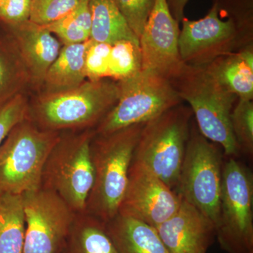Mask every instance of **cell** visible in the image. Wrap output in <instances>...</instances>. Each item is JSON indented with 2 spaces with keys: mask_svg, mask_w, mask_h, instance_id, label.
Masks as SVG:
<instances>
[{
  "mask_svg": "<svg viewBox=\"0 0 253 253\" xmlns=\"http://www.w3.org/2000/svg\"><path fill=\"white\" fill-rule=\"evenodd\" d=\"M252 0H214L212 8L199 20L184 18L179 38L183 62L205 67L223 55L251 45Z\"/></svg>",
  "mask_w": 253,
  "mask_h": 253,
  "instance_id": "1",
  "label": "cell"
},
{
  "mask_svg": "<svg viewBox=\"0 0 253 253\" xmlns=\"http://www.w3.org/2000/svg\"><path fill=\"white\" fill-rule=\"evenodd\" d=\"M119 97L118 82L109 78L84 81L69 90L39 93L28 101L27 118L45 131L95 129Z\"/></svg>",
  "mask_w": 253,
  "mask_h": 253,
  "instance_id": "2",
  "label": "cell"
},
{
  "mask_svg": "<svg viewBox=\"0 0 253 253\" xmlns=\"http://www.w3.org/2000/svg\"><path fill=\"white\" fill-rule=\"evenodd\" d=\"M144 124L134 125L102 135L95 133L91 140L94 183L85 212L104 222L118 213L126 194L133 155Z\"/></svg>",
  "mask_w": 253,
  "mask_h": 253,
  "instance_id": "3",
  "label": "cell"
},
{
  "mask_svg": "<svg viewBox=\"0 0 253 253\" xmlns=\"http://www.w3.org/2000/svg\"><path fill=\"white\" fill-rule=\"evenodd\" d=\"M171 82L181 100L189 104L203 136L220 145L226 156H237L240 149L231 126V111L237 96L205 67L186 65Z\"/></svg>",
  "mask_w": 253,
  "mask_h": 253,
  "instance_id": "4",
  "label": "cell"
},
{
  "mask_svg": "<svg viewBox=\"0 0 253 253\" xmlns=\"http://www.w3.org/2000/svg\"><path fill=\"white\" fill-rule=\"evenodd\" d=\"M94 129L61 132L46 158L41 188L58 195L76 213L85 212L94 183L90 146Z\"/></svg>",
  "mask_w": 253,
  "mask_h": 253,
  "instance_id": "5",
  "label": "cell"
},
{
  "mask_svg": "<svg viewBox=\"0 0 253 253\" xmlns=\"http://www.w3.org/2000/svg\"><path fill=\"white\" fill-rule=\"evenodd\" d=\"M191 108L179 104L145 123L132 161L175 191L190 136Z\"/></svg>",
  "mask_w": 253,
  "mask_h": 253,
  "instance_id": "6",
  "label": "cell"
},
{
  "mask_svg": "<svg viewBox=\"0 0 253 253\" xmlns=\"http://www.w3.org/2000/svg\"><path fill=\"white\" fill-rule=\"evenodd\" d=\"M61 134L42 130L27 118L16 125L0 146V193L40 189L44 163Z\"/></svg>",
  "mask_w": 253,
  "mask_h": 253,
  "instance_id": "7",
  "label": "cell"
},
{
  "mask_svg": "<svg viewBox=\"0 0 253 253\" xmlns=\"http://www.w3.org/2000/svg\"><path fill=\"white\" fill-rule=\"evenodd\" d=\"M118 83L117 102L95 127L96 134L144 124L182 102L170 80L149 71L141 70Z\"/></svg>",
  "mask_w": 253,
  "mask_h": 253,
  "instance_id": "8",
  "label": "cell"
},
{
  "mask_svg": "<svg viewBox=\"0 0 253 253\" xmlns=\"http://www.w3.org/2000/svg\"><path fill=\"white\" fill-rule=\"evenodd\" d=\"M253 178L249 168L230 158L222 167L219 216L215 226L221 249L253 253Z\"/></svg>",
  "mask_w": 253,
  "mask_h": 253,
  "instance_id": "9",
  "label": "cell"
},
{
  "mask_svg": "<svg viewBox=\"0 0 253 253\" xmlns=\"http://www.w3.org/2000/svg\"><path fill=\"white\" fill-rule=\"evenodd\" d=\"M222 167L219 149L193 125L175 191L214 226L219 216Z\"/></svg>",
  "mask_w": 253,
  "mask_h": 253,
  "instance_id": "10",
  "label": "cell"
},
{
  "mask_svg": "<svg viewBox=\"0 0 253 253\" xmlns=\"http://www.w3.org/2000/svg\"><path fill=\"white\" fill-rule=\"evenodd\" d=\"M22 195L26 219L23 253H59L76 213L49 190L40 188Z\"/></svg>",
  "mask_w": 253,
  "mask_h": 253,
  "instance_id": "11",
  "label": "cell"
},
{
  "mask_svg": "<svg viewBox=\"0 0 253 253\" xmlns=\"http://www.w3.org/2000/svg\"><path fill=\"white\" fill-rule=\"evenodd\" d=\"M182 199L140 163L131 161L126 194L118 213L154 228L179 209Z\"/></svg>",
  "mask_w": 253,
  "mask_h": 253,
  "instance_id": "12",
  "label": "cell"
},
{
  "mask_svg": "<svg viewBox=\"0 0 253 253\" xmlns=\"http://www.w3.org/2000/svg\"><path fill=\"white\" fill-rule=\"evenodd\" d=\"M179 23L167 0H156L139 38L142 69L172 81L186 66L179 49Z\"/></svg>",
  "mask_w": 253,
  "mask_h": 253,
  "instance_id": "13",
  "label": "cell"
},
{
  "mask_svg": "<svg viewBox=\"0 0 253 253\" xmlns=\"http://www.w3.org/2000/svg\"><path fill=\"white\" fill-rule=\"evenodd\" d=\"M17 46L30 77V86L41 90L48 69L57 58L61 43L44 26L28 20L14 26L2 27Z\"/></svg>",
  "mask_w": 253,
  "mask_h": 253,
  "instance_id": "14",
  "label": "cell"
},
{
  "mask_svg": "<svg viewBox=\"0 0 253 253\" xmlns=\"http://www.w3.org/2000/svg\"><path fill=\"white\" fill-rule=\"evenodd\" d=\"M156 230L169 253H200L211 244L215 226L197 208L182 199L179 209Z\"/></svg>",
  "mask_w": 253,
  "mask_h": 253,
  "instance_id": "15",
  "label": "cell"
},
{
  "mask_svg": "<svg viewBox=\"0 0 253 253\" xmlns=\"http://www.w3.org/2000/svg\"><path fill=\"white\" fill-rule=\"evenodd\" d=\"M118 253H169L156 228L118 213L106 222Z\"/></svg>",
  "mask_w": 253,
  "mask_h": 253,
  "instance_id": "16",
  "label": "cell"
},
{
  "mask_svg": "<svg viewBox=\"0 0 253 253\" xmlns=\"http://www.w3.org/2000/svg\"><path fill=\"white\" fill-rule=\"evenodd\" d=\"M206 70L238 99H253V44L223 55L205 66Z\"/></svg>",
  "mask_w": 253,
  "mask_h": 253,
  "instance_id": "17",
  "label": "cell"
},
{
  "mask_svg": "<svg viewBox=\"0 0 253 253\" xmlns=\"http://www.w3.org/2000/svg\"><path fill=\"white\" fill-rule=\"evenodd\" d=\"M89 41L62 46L46 73L40 93L54 94L69 90L86 81L84 58Z\"/></svg>",
  "mask_w": 253,
  "mask_h": 253,
  "instance_id": "18",
  "label": "cell"
},
{
  "mask_svg": "<svg viewBox=\"0 0 253 253\" xmlns=\"http://www.w3.org/2000/svg\"><path fill=\"white\" fill-rule=\"evenodd\" d=\"M59 253H118L106 222L86 212L76 213Z\"/></svg>",
  "mask_w": 253,
  "mask_h": 253,
  "instance_id": "19",
  "label": "cell"
},
{
  "mask_svg": "<svg viewBox=\"0 0 253 253\" xmlns=\"http://www.w3.org/2000/svg\"><path fill=\"white\" fill-rule=\"evenodd\" d=\"M30 77L17 46L9 33L0 31V108L25 94Z\"/></svg>",
  "mask_w": 253,
  "mask_h": 253,
  "instance_id": "20",
  "label": "cell"
},
{
  "mask_svg": "<svg viewBox=\"0 0 253 253\" xmlns=\"http://www.w3.org/2000/svg\"><path fill=\"white\" fill-rule=\"evenodd\" d=\"M90 39L113 44L116 42L130 41L139 43L115 0H90Z\"/></svg>",
  "mask_w": 253,
  "mask_h": 253,
  "instance_id": "21",
  "label": "cell"
},
{
  "mask_svg": "<svg viewBox=\"0 0 253 253\" xmlns=\"http://www.w3.org/2000/svg\"><path fill=\"white\" fill-rule=\"evenodd\" d=\"M25 231L23 195L0 193V253H23Z\"/></svg>",
  "mask_w": 253,
  "mask_h": 253,
  "instance_id": "22",
  "label": "cell"
},
{
  "mask_svg": "<svg viewBox=\"0 0 253 253\" xmlns=\"http://www.w3.org/2000/svg\"><path fill=\"white\" fill-rule=\"evenodd\" d=\"M142 69V56L139 43L116 42L111 46L109 78L118 82L134 76Z\"/></svg>",
  "mask_w": 253,
  "mask_h": 253,
  "instance_id": "23",
  "label": "cell"
},
{
  "mask_svg": "<svg viewBox=\"0 0 253 253\" xmlns=\"http://www.w3.org/2000/svg\"><path fill=\"white\" fill-rule=\"evenodd\" d=\"M231 126L240 151H253V100L238 99L231 114Z\"/></svg>",
  "mask_w": 253,
  "mask_h": 253,
  "instance_id": "24",
  "label": "cell"
},
{
  "mask_svg": "<svg viewBox=\"0 0 253 253\" xmlns=\"http://www.w3.org/2000/svg\"><path fill=\"white\" fill-rule=\"evenodd\" d=\"M80 0H32L30 21L46 26L73 12Z\"/></svg>",
  "mask_w": 253,
  "mask_h": 253,
  "instance_id": "25",
  "label": "cell"
},
{
  "mask_svg": "<svg viewBox=\"0 0 253 253\" xmlns=\"http://www.w3.org/2000/svg\"><path fill=\"white\" fill-rule=\"evenodd\" d=\"M112 44L90 39L84 58L87 81H98L109 78L110 54Z\"/></svg>",
  "mask_w": 253,
  "mask_h": 253,
  "instance_id": "26",
  "label": "cell"
},
{
  "mask_svg": "<svg viewBox=\"0 0 253 253\" xmlns=\"http://www.w3.org/2000/svg\"><path fill=\"white\" fill-rule=\"evenodd\" d=\"M115 2L128 26L139 40L156 0H115Z\"/></svg>",
  "mask_w": 253,
  "mask_h": 253,
  "instance_id": "27",
  "label": "cell"
},
{
  "mask_svg": "<svg viewBox=\"0 0 253 253\" xmlns=\"http://www.w3.org/2000/svg\"><path fill=\"white\" fill-rule=\"evenodd\" d=\"M28 96L18 95L0 108V146L13 127L27 117Z\"/></svg>",
  "mask_w": 253,
  "mask_h": 253,
  "instance_id": "28",
  "label": "cell"
},
{
  "mask_svg": "<svg viewBox=\"0 0 253 253\" xmlns=\"http://www.w3.org/2000/svg\"><path fill=\"white\" fill-rule=\"evenodd\" d=\"M44 26L63 45L79 44L90 40V35L75 22L70 15Z\"/></svg>",
  "mask_w": 253,
  "mask_h": 253,
  "instance_id": "29",
  "label": "cell"
},
{
  "mask_svg": "<svg viewBox=\"0 0 253 253\" xmlns=\"http://www.w3.org/2000/svg\"><path fill=\"white\" fill-rule=\"evenodd\" d=\"M32 0H1L0 24L2 27L14 26L30 19Z\"/></svg>",
  "mask_w": 253,
  "mask_h": 253,
  "instance_id": "30",
  "label": "cell"
},
{
  "mask_svg": "<svg viewBox=\"0 0 253 253\" xmlns=\"http://www.w3.org/2000/svg\"><path fill=\"white\" fill-rule=\"evenodd\" d=\"M189 1V0H167L171 14L179 23H181L184 18V9Z\"/></svg>",
  "mask_w": 253,
  "mask_h": 253,
  "instance_id": "31",
  "label": "cell"
},
{
  "mask_svg": "<svg viewBox=\"0 0 253 253\" xmlns=\"http://www.w3.org/2000/svg\"><path fill=\"white\" fill-rule=\"evenodd\" d=\"M206 253V251H201V252L200 253Z\"/></svg>",
  "mask_w": 253,
  "mask_h": 253,
  "instance_id": "32",
  "label": "cell"
},
{
  "mask_svg": "<svg viewBox=\"0 0 253 253\" xmlns=\"http://www.w3.org/2000/svg\"><path fill=\"white\" fill-rule=\"evenodd\" d=\"M1 0H0V2H1Z\"/></svg>",
  "mask_w": 253,
  "mask_h": 253,
  "instance_id": "33",
  "label": "cell"
}]
</instances>
